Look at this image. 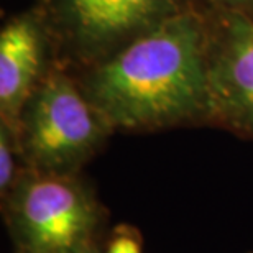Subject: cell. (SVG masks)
<instances>
[{"label":"cell","instance_id":"obj_1","mask_svg":"<svg viewBox=\"0 0 253 253\" xmlns=\"http://www.w3.org/2000/svg\"><path fill=\"white\" fill-rule=\"evenodd\" d=\"M209 40L199 15L183 10L99 61L79 85L112 131L207 122Z\"/></svg>","mask_w":253,"mask_h":253},{"label":"cell","instance_id":"obj_10","mask_svg":"<svg viewBox=\"0 0 253 253\" xmlns=\"http://www.w3.org/2000/svg\"><path fill=\"white\" fill-rule=\"evenodd\" d=\"M83 253H104V249H100V247H94V249H89Z\"/></svg>","mask_w":253,"mask_h":253},{"label":"cell","instance_id":"obj_6","mask_svg":"<svg viewBox=\"0 0 253 253\" xmlns=\"http://www.w3.org/2000/svg\"><path fill=\"white\" fill-rule=\"evenodd\" d=\"M43 38L33 17H17L0 33V122L17 131L22 110L42 81Z\"/></svg>","mask_w":253,"mask_h":253},{"label":"cell","instance_id":"obj_9","mask_svg":"<svg viewBox=\"0 0 253 253\" xmlns=\"http://www.w3.org/2000/svg\"><path fill=\"white\" fill-rule=\"evenodd\" d=\"M219 2L224 3L229 10H237V12L249 13V10L253 8V0H219Z\"/></svg>","mask_w":253,"mask_h":253},{"label":"cell","instance_id":"obj_5","mask_svg":"<svg viewBox=\"0 0 253 253\" xmlns=\"http://www.w3.org/2000/svg\"><path fill=\"white\" fill-rule=\"evenodd\" d=\"M207 122L253 140V20L230 10L209 40Z\"/></svg>","mask_w":253,"mask_h":253},{"label":"cell","instance_id":"obj_4","mask_svg":"<svg viewBox=\"0 0 253 253\" xmlns=\"http://www.w3.org/2000/svg\"><path fill=\"white\" fill-rule=\"evenodd\" d=\"M59 18L76 53L102 61L183 12L184 0H58Z\"/></svg>","mask_w":253,"mask_h":253},{"label":"cell","instance_id":"obj_7","mask_svg":"<svg viewBox=\"0 0 253 253\" xmlns=\"http://www.w3.org/2000/svg\"><path fill=\"white\" fill-rule=\"evenodd\" d=\"M17 158H20L17 133L7 124L0 122V197L2 201L12 191L23 169H17Z\"/></svg>","mask_w":253,"mask_h":253},{"label":"cell","instance_id":"obj_2","mask_svg":"<svg viewBox=\"0 0 253 253\" xmlns=\"http://www.w3.org/2000/svg\"><path fill=\"white\" fill-rule=\"evenodd\" d=\"M2 206L15 253H83L99 247L105 209L78 174L23 166Z\"/></svg>","mask_w":253,"mask_h":253},{"label":"cell","instance_id":"obj_8","mask_svg":"<svg viewBox=\"0 0 253 253\" xmlns=\"http://www.w3.org/2000/svg\"><path fill=\"white\" fill-rule=\"evenodd\" d=\"M104 253H143L140 232L128 224H120L110 234Z\"/></svg>","mask_w":253,"mask_h":253},{"label":"cell","instance_id":"obj_3","mask_svg":"<svg viewBox=\"0 0 253 253\" xmlns=\"http://www.w3.org/2000/svg\"><path fill=\"white\" fill-rule=\"evenodd\" d=\"M15 133L25 168L78 174L112 130L81 85L61 71H53L30 95Z\"/></svg>","mask_w":253,"mask_h":253}]
</instances>
